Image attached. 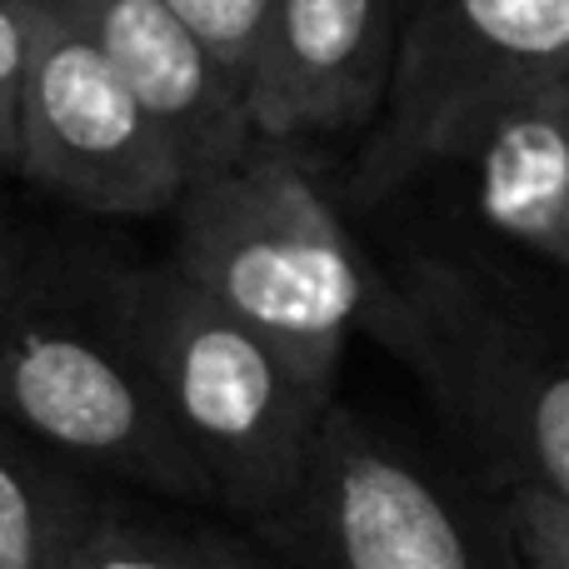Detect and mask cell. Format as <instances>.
<instances>
[{"mask_svg": "<svg viewBox=\"0 0 569 569\" xmlns=\"http://www.w3.org/2000/svg\"><path fill=\"white\" fill-rule=\"evenodd\" d=\"M0 170H6V166H0Z\"/></svg>", "mask_w": 569, "mask_h": 569, "instance_id": "obj_18", "label": "cell"}, {"mask_svg": "<svg viewBox=\"0 0 569 569\" xmlns=\"http://www.w3.org/2000/svg\"><path fill=\"white\" fill-rule=\"evenodd\" d=\"M116 310L200 500L246 525L284 510L310 470L335 390L210 305L176 266L116 270Z\"/></svg>", "mask_w": 569, "mask_h": 569, "instance_id": "obj_1", "label": "cell"}, {"mask_svg": "<svg viewBox=\"0 0 569 569\" xmlns=\"http://www.w3.org/2000/svg\"><path fill=\"white\" fill-rule=\"evenodd\" d=\"M86 216H166L190 190L166 130L60 10L36 0L16 116V166Z\"/></svg>", "mask_w": 569, "mask_h": 569, "instance_id": "obj_6", "label": "cell"}, {"mask_svg": "<svg viewBox=\"0 0 569 569\" xmlns=\"http://www.w3.org/2000/svg\"><path fill=\"white\" fill-rule=\"evenodd\" d=\"M525 569H569V500L540 485H490Z\"/></svg>", "mask_w": 569, "mask_h": 569, "instance_id": "obj_14", "label": "cell"}, {"mask_svg": "<svg viewBox=\"0 0 569 569\" xmlns=\"http://www.w3.org/2000/svg\"><path fill=\"white\" fill-rule=\"evenodd\" d=\"M395 46L390 0H280L246 86L256 136L290 146L365 126L390 90Z\"/></svg>", "mask_w": 569, "mask_h": 569, "instance_id": "obj_9", "label": "cell"}, {"mask_svg": "<svg viewBox=\"0 0 569 569\" xmlns=\"http://www.w3.org/2000/svg\"><path fill=\"white\" fill-rule=\"evenodd\" d=\"M30 26H36V0H0V166L6 170L16 166V116L30 60Z\"/></svg>", "mask_w": 569, "mask_h": 569, "instance_id": "obj_15", "label": "cell"}, {"mask_svg": "<svg viewBox=\"0 0 569 569\" xmlns=\"http://www.w3.org/2000/svg\"><path fill=\"white\" fill-rule=\"evenodd\" d=\"M56 569H220L210 535H170L96 500Z\"/></svg>", "mask_w": 569, "mask_h": 569, "instance_id": "obj_12", "label": "cell"}, {"mask_svg": "<svg viewBox=\"0 0 569 569\" xmlns=\"http://www.w3.org/2000/svg\"><path fill=\"white\" fill-rule=\"evenodd\" d=\"M70 20L116 76L136 90L190 186L220 176L260 146L246 86L206 50V40L166 0H46Z\"/></svg>", "mask_w": 569, "mask_h": 569, "instance_id": "obj_8", "label": "cell"}, {"mask_svg": "<svg viewBox=\"0 0 569 569\" xmlns=\"http://www.w3.org/2000/svg\"><path fill=\"white\" fill-rule=\"evenodd\" d=\"M0 415L80 475L200 500L196 470L120 325L116 270L20 256L0 290Z\"/></svg>", "mask_w": 569, "mask_h": 569, "instance_id": "obj_3", "label": "cell"}, {"mask_svg": "<svg viewBox=\"0 0 569 569\" xmlns=\"http://www.w3.org/2000/svg\"><path fill=\"white\" fill-rule=\"evenodd\" d=\"M540 80H569V0H415L390 76V170L420 166L465 106Z\"/></svg>", "mask_w": 569, "mask_h": 569, "instance_id": "obj_7", "label": "cell"}, {"mask_svg": "<svg viewBox=\"0 0 569 569\" xmlns=\"http://www.w3.org/2000/svg\"><path fill=\"white\" fill-rule=\"evenodd\" d=\"M170 266L325 390L350 335L380 330L390 305L320 186L270 140L180 196Z\"/></svg>", "mask_w": 569, "mask_h": 569, "instance_id": "obj_2", "label": "cell"}, {"mask_svg": "<svg viewBox=\"0 0 569 569\" xmlns=\"http://www.w3.org/2000/svg\"><path fill=\"white\" fill-rule=\"evenodd\" d=\"M250 535L270 569H525L490 480L345 405L290 505Z\"/></svg>", "mask_w": 569, "mask_h": 569, "instance_id": "obj_5", "label": "cell"}, {"mask_svg": "<svg viewBox=\"0 0 569 569\" xmlns=\"http://www.w3.org/2000/svg\"><path fill=\"white\" fill-rule=\"evenodd\" d=\"M166 6L206 40V50L240 86H250L280 0H166Z\"/></svg>", "mask_w": 569, "mask_h": 569, "instance_id": "obj_13", "label": "cell"}, {"mask_svg": "<svg viewBox=\"0 0 569 569\" xmlns=\"http://www.w3.org/2000/svg\"><path fill=\"white\" fill-rule=\"evenodd\" d=\"M16 266H20V256H16V240H10L6 220H0V290H6V280L16 276Z\"/></svg>", "mask_w": 569, "mask_h": 569, "instance_id": "obj_17", "label": "cell"}, {"mask_svg": "<svg viewBox=\"0 0 569 569\" xmlns=\"http://www.w3.org/2000/svg\"><path fill=\"white\" fill-rule=\"evenodd\" d=\"M380 335L425 380L490 485L569 500V325L465 270L390 290Z\"/></svg>", "mask_w": 569, "mask_h": 569, "instance_id": "obj_4", "label": "cell"}, {"mask_svg": "<svg viewBox=\"0 0 569 569\" xmlns=\"http://www.w3.org/2000/svg\"><path fill=\"white\" fill-rule=\"evenodd\" d=\"M100 495L0 415V569H56Z\"/></svg>", "mask_w": 569, "mask_h": 569, "instance_id": "obj_11", "label": "cell"}, {"mask_svg": "<svg viewBox=\"0 0 569 569\" xmlns=\"http://www.w3.org/2000/svg\"><path fill=\"white\" fill-rule=\"evenodd\" d=\"M210 545H216V560H220V569H270V560L256 550V545L226 540V535H210Z\"/></svg>", "mask_w": 569, "mask_h": 569, "instance_id": "obj_16", "label": "cell"}, {"mask_svg": "<svg viewBox=\"0 0 569 569\" xmlns=\"http://www.w3.org/2000/svg\"><path fill=\"white\" fill-rule=\"evenodd\" d=\"M420 160L465 166L485 226L569 270V80L475 100L435 130Z\"/></svg>", "mask_w": 569, "mask_h": 569, "instance_id": "obj_10", "label": "cell"}]
</instances>
